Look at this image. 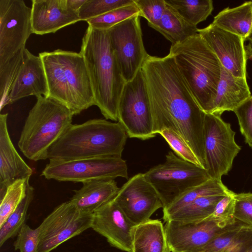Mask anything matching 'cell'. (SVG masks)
<instances>
[{
  "label": "cell",
  "mask_w": 252,
  "mask_h": 252,
  "mask_svg": "<svg viewBox=\"0 0 252 252\" xmlns=\"http://www.w3.org/2000/svg\"><path fill=\"white\" fill-rule=\"evenodd\" d=\"M245 252H252V246Z\"/></svg>",
  "instance_id": "44"
},
{
  "label": "cell",
  "mask_w": 252,
  "mask_h": 252,
  "mask_svg": "<svg viewBox=\"0 0 252 252\" xmlns=\"http://www.w3.org/2000/svg\"><path fill=\"white\" fill-rule=\"evenodd\" d=\"M32 33L43 35L80 21L78 13L68 8L66 0H32Z\"/></svg>",
  "instance_id": "18"
},
{
  "label": "cell",
  "mask_w": 252,
  "mask_h": 252,
  "mask_svg": "<svg viewBox=\"0 0 252 252\" xmlns=\"http://www.w3.org/2000/svg\"><path fill=\"white\" fill-rule=\"evenodd\" d=\"M198 33L214 53L221 66L233 76L246 78L245 40L211 23Z\"/></svg>",
  "instance_id": "16"
},
{
  "label": "cell",
  "mask_w": 252,
  "mask_h": 252,
  "mask_svg": "<svg viewBox=\"0 0 252 252\" xmlns=\"http://www.w3.org/2000/svg\"><path fill=\"white\" fill-rule=\"evenodd\" d=\"M140 16L146 19L153 28L159 21L166 7L165 0H134Z\"/></svg>",
  "instance_id": "36"
},
{
  "label": "cell",
  "mask_w": 252,
  "mask_h": 252,
  "mask_svg": "<svg viewBox=\"0 0 252 252\" xmlns=\"http://www.w3.org/2000/svg\"><path fill=\"white\" fill-rule=\"evenodd\" d=\"M169 54L200 108L211 113L222 67L214 53L198 32L172 44Z\"/></svg>",
  "instance_id": "5"
},
{
  "label": "cell",
  "mask_w": 252,
  "mask_h": 252,
  "mask_svg": "<svg viewBox=\"0 0 252 252\" xmlns=\"http://www.w3.org/2000/svg\"><path fill=\"white\" fill-rule=\"evenodd\" d=\"M229 190L221 180L211 179L187 190L163 209V219L165 220L169 216L198 198L208 195H225Z\"/></svg>",
  "instance_id": "27"
},
{
  "label": "cell",
  "mask_w": 252,
  "mask_h": 252,
  "mask_svg": "<svg viewBox=\"0 0 252 252\" xmlns=\"http://www.w3.org/2000/svg\"><path fill=\"white\" fill-rule=\"evenodd\" d=\"M246 58L247 60H252V42L245 46Z\"/></svg>",
  "instance_id": "42"
},
{
  "label": "cell",
  "mask_w": 252,
  "mask_h": 252,
  "mask_svg": "<svg viewBox=\"0 0 252 252\" xmlns=\"http://www.w3.org/2000/svg\"><path fill=\"white\" fill-rule=\"evenodd\" d=\"M39 227L31 228L26 223L22 227L13 243L15 251L20 252H37Z\"/></svg>",
  "instance_id": "38"
},
{
  "label": "cell",
  "mask_w": 252,
  "mask_h": 252,
  "mask_svg": "<svg viewBox=\"0 0 252 252\" xmlns=\"http://www.w3.org/2000/svg\"><path fill=\"white\" fill-rule=\"evenodd\" d=\"M93 214L80 211L70 200L61 203L39 225L37 252H50L91 228Z\"/></svg>",
  "instance_id": "11"
},
{
  "label": "cell",
  "mask_w": 252,
  "mask_h": 252,
  "mask_svg": "<svg viewBox=\"0 0 252 252\" xmlns=\"http://www.w3.org/2000/svg\"><path fill=\"white\" fill-rule=\"evenodd\" d=\"M127 136L119 122L106 119H94L81 124H71L49 149L46 158L49 160L67 161L121 157Z\"/></svg>",
  "instance_id": "3"
},
{
  "label": "cell",
  "mask_w": 252,
  "mask_h": 252,
  "mask_svg": "<svg viewBox=\"0 0 252 252\" xmlns=\"http://www.w3.org/2000/svg\"><path fill=\"white\" fill-rule=\"evenodd\" d=\"M32 33L31 8L23 0H0V64L25 48Z\"/></svg>",
  "instance_id": "13"
},
{
  "label": "cell",
  "mask_w": 252,
  "mask_h": 252,
  "mask_svg": "<svg viewBox=\"0 0 252 252\" xmlns=\"http://www.w3.org/2000/svg\"><path fill=\"white\" fill-rule=\"evenodd\" d=\"M7 117V113L0 115V199L9 185L18 180H29L33 173L13 145L8 130Z\"/></svg>",
  "instance_id": "19"
},
{
  "label": "cell",
  "mask_w": 252,
  "mask_h": 252,
  "mask_svg": "<svg viewBox=\"0 0 252 252\" xmlns=\"http://www.w3.org/2000/svg\"><path fill=\"white\" fill-rule=\"evenodd\" d=\"M146 82L156 135L169 129L179 135L193 151L203 168L206 113L200 108L174 58L148 55L141 68Z\"/></svg>",
  "instance_id": "1"
},
{
  "label": "cell",
  "mask_w": 252,
  "mask_h": 252,
  "mask_svg": "<svg viewBox=\"0 0 252 252\" xmlns=\"http://www.w3.org/2000/svg\"><path fill=\"white\" fill-rule=\"evenodd\" d=\"M235 220L252 228V193L235 194Z\"/></svg>",
  "instance_id": "40"
},
{
  "label": "cell",
  "mask_w": 252,
  "mask_h": 252,
  "mask_svg": "<svg viewBox=\"0 0 252 252\" xmlns=\"http://www.w3.org/2000/svg\"><path fill=\"white\" fill-rule=\"evenodd\" d=\"M86 1L87 0H66V3L69 9L75 12H78L81 7Z\"/></svg>",
  "instance_id": "41"
},
{
  "label": "cell",
  "mask_w": 252,
  "mask_h": 252,
  "mask_svg": "<svg viewBox=\"0 0 252 252\" xmlns=\"http://www.w3.org/2000/svg\"><path fill=\"white\" fill-rule=\"evenodd\" d=\"M34 189L29 183L26 195L14 211L0 226V246L9 239L17 236L25 224L28 210L34 197Z\"/></svg>",
  "instance_id": "29"
},
{
  "label": "cell",
  "mask_w": 252,
  "mask_h": 252,
  "mask_svg": "<svg viewBox=\"0 0 252 252\" xmlns=\"http://www.w3.org/2000/svg\"><path fill=\"white\" fill-rule=\"evenodd\" d=\"M245 142L252 148V95L233 111Z\"/></svg>",
  "instance_id": "37"
},
{
  "label": "cell",
  "mask_w": 252,
  "mask_h": 252,
  "mask_svg": "<svg viewBox=\"0 0 252 252\" xmlns=\"http://www.w3.org/2000/svg\"><path fill=\"white\" fill-rule=\"evenodd\" d=\"M164 227L158 220L150 219L135 225L132 252H170Z\"/></svg>",
  "instance_id": "23"
},
{
  "label": "cell",
  "mask_w": 252,
  "mask_h": 252,
  "mask_svg": "<svg viewBox=\"0 0 252 252\" xmlns=\"http://www.w3.org/2000/svg\"><path fill=\"white\" fill-rule=\"evenodd\" d=\"M153 29L160 33L172 44L183 41L198 32L197 26L186 21L167 3L160 20Z\"/></svg>",
  "instance_id": "26"
},
{
  "label": "cell",
  "mask_w": 252,
  "mask_h": 252,
  "mask_svg": "<svg viewBox=\"0 0 252 252\" xmlns=\"http://www.w3.org/2000/svg\"><path fill=\"white\" fill-rule=\"evenodd\" d=\"M246 40H248L249 42H252V32H251L250 35L246 39Z\"/></svg>",
  "instance_id": "43"
},
{
  "label": "cell",
  "mask_w": 252,
  "mask_h": 252,
  "mask_svg": "<svg viewBox=\"0 0 252 252\" xmlns=\"http://www.w3.org/2000/svg\"><path fill=\"white\" fill-rule=\"evenodd\" d=\"M252 246V228L236 221L200 252H245Z\"/></svg>",
  "instance_id": "25"
},
{
  "label": "cell",
  "mask_w": 252,
  "mask_h": 252,
  "mask_svg": "<svg viewBox=\"0 0 252 252\" xmlns=\"http://www.w3.org/2000/svg\"><path fill=\"white\" fill-rule=\"evenodd\" d=\"M45 69L50 97L76 115L95 105L88 70L81 54L57 49L38 55Z\"/></svg>",
  "instance_id": "4"
},
{
  "label": "cell",
  "mask_w": 252,
  "mask_h": 252,
  "mask_svg": "<svg viewBox=\"0 0 252 252\" xmlns=\"http://www.w3.org/2000/svg\"><path fill=\"white\" fill-rule=\"evenodd\" d=\"M80 53L88 70L95 105L105 119L118 121L119 102L126 82L112 48L107 30L88 25Z\"/></svg>",
  "instance_id": "2"
},
{
  "label": "cell",
  "mask_w": 252,
  "mask_h": 252,
  "mask_svg": "<svg viewBox=\"0 0 252 252\" xmlns=\"http://www.w3.org/2000/svg\"><path fill=\"white\" fill-rule=\"evenodd\" d=\"M48 93L46 75L41 58L25 48L23 63L9 94L10 104L31 95L36 98L48 97Z\"/></svg>",
  "instance_id": "20"
},
{
  "label": "cell",
  "mask_w": 252,
  "mask_h": 252,
  "mask_svg": "<svg viewBox=\"0 0 252 252\" xmlns=\"http://www.w3.org/2000/svg\"><path fill=\"white\" fill-rule=\"evenodd\" d=\"M140 16L139 9L134 3L126 5L87 21L88 25L98 30H108L131 17Z\"/></svg>",
  "instance_id": "33"
},
{
  "label": "cell",
  "mask_w": 252,
  "mask_h": 252,
  "mask_svg": "<svg viewBox=\"0 0 252 252\" xmlns=\"http://www.w3.org/2000/svg\"><path fill=\"white\" fill-rule=\"evenodd\" d=\"M235 194L229 190L216 204L213 213L205 220L234 222Z\"/></svg>",
  "instance_id": "39"
},
{
  "label": "cell",
  "mask_w": 252,
  "mask_h": 252,
  "mask_svg": "<svg viewBox=\"0 0 252 252\" xmlns=\"http://www.w3.org/2000/svg\"><path fill=\"white\" fill-rule=\"evenodd\" d=\"M110 44L126 82L136 76L148 56L142 38L140 16L129 18L107 30Z\"/></svg>",
  "instance_id": "12"
},
{
  "label": "cell",
  "mask_w": 252,
  "mask_h": 252,
  "mask_svg": "<svg viewBox=\"0 0 252 252\" xmlns=\"http://www.w3.org/2000/svg\"><path fill=\"white\" fill-rule=\"evenodd\" d=\"M118 122L129 138L144 140L156 135L150 100L141 69L124 86L118 104Z\"/></svg>",
  "instance_id": "8"
},
{
  "label": "cell",
  "mask_w": 252,
  "mask_h": 252,
  "mask_svg": "<svg viewBox=\"0 0 252 252\" xmlns=\"http://www.w3.org/2000/svg\"><path fill=\"white\" fill-rule=\"evenodd\" d=\"M134 3V0H87L78 11L80 21H87L115 9Z\"/></svg>",
  "instance_id": "34"
},
{
  "label": "cell",
  "mask_w": 252,
  "mask_h": 252,
  "mask_svg": "<svg viewBox=\"0 0 252 252\" xmlns=\"http://www.w3.org/2000/svg\"><path fill=\"white\" fill-rule=\"evenodd\" d=\"M29 180L21 179L9 185L0 199V226L17 208L26 195Z\"/></svg>",
  "instance_id": "32"
},
{
  "label": "cell",
  "mask_w": 252,
  "mask_h": 252,
  "mask_svg": "<svg viewBox=\"0 0 252 252\" xmlns=\"http://www.w3.org/2000/svg\"><path fill=\"white\" fill-rule=\"evenodd\" d=\"M25 48L19 51L4 63L0 64V111L6 105L10 104L9 94L23 63Z\"/></svg>",
  "instance_id": "31"
},
{
  "label": "cell",
  "mask_w": 252,
  "mask_h": 252,
  "mask_svg": "<svg viewBox=\"0 0 252 252\" xmlns=\"http://www.w3.org/2000/svg\"><path fill=\"white\" fill-rule=\"evenodd\" d=\"M235 132L220 116L206 113L204 148L206 167L211 179L221 180L232 168L241 147L235 141Z\"/></svg>",
  "instance_id": "10"
},
{
  "label": "cell",
  "mask_w": 252,
  "mask_h": 252,
  "mask_svg": "<svg viewBox=\"0 0 252 252\" xmlns=\"http://www.w3.org/2000/svg\"><path fill=\"white\" fill-rule=\"evenodd\" d=\"M224 195H208L198 198L169 216L164 221L172 220L185 222L202 221L213 213L217 203Z\"/></svg>",
  "instance_id": "28"
},
{
  "label": "cell",
  "mask_w": 252,
  "mask_h": 252,
  "mask_svg": "<svg viewBox=\"0 0 252 252\" xmlns=\"http://www.w3.org/2000/svg\"><path fill=\"white\" fill-rule=\"evenodd\" d=\"M158 134L164 138L178 156L202 167L192 150L179 135L166 128L162 130Z\"/></svg>",
  "instance_id": "35"
},
{
  "label": "cell",
  "mask_w": 252,
  "mask_h": 252,
  "mask_svg": "<svg viewBox=\"0 0 252 252\" xmlns=\"http://www.w3.org/2000/svg\"><path fill=\"white\" fill-rule=\"evenodd\" d=\"M159 196L164 209L189 189L211 179L206 170L169 151L165 161L144 173Z\"/></svg>",
  "instance_id": "7"
},
{
  "label": "cell",
  "mask_w": 252,
  "mask_h": 252,
  "mask_svg": "<svg viewBox=\"0 0 252 252\" xmlns=\"http://www.w3.org/2000/svg\"><path fill=\"white\" fill-rule=\"evenodd\" d=\"M120 188L114 179L94 180L83 183L74 190L69 200L81 212L93 214L104 204L113 199Z\"/></svg>",
  "instance_id": "22"
},
{
  "label": "cell",
  "mask_w": 252,
  "mask_h": 252,
  "mask_svg": "<svg viewBox=\"0 0 252 252\" xmlns=\"http://www.w3.org/2000/svg\"><path fill=\"white\" fill-rule=\"evenodd\" d=\"M190 24L197 26L205 21L213 10L212 0H165Z\"/></svg>",
  "instance_id": "30"
},
{
  "label": "cell",
  "mask_w": 252,
  "mask_h": 252,
  "mask_svg": "<svg viewBox=\"0 0 252 252\" xmlns=\"http://www.w3.org/2000/svg\"><path fill=\"white\" fill-rule=\"evenodd\" d=\"M212 23L246 40L252 32V0L224 8L214 17Z\"/></svg>",
  "instance_id": "24"
},
{
  "label": "cell",
  "mask_w": 252,
  "mask_h": 252,
  "mask_svg": "<svg viewBox=\"0 0 252 252\" xmlns=\"http://www.w3.org/2000/svg\"><path fill=\"white\" fill-rule=\"evenodd\" d=\"M251 96L246 78L235 77L222 66L210 114L220 116L225 111H234Z\"/></svg>",
  "instance_id": "21"
},
{
  "label": "cell",
  "mask_w": 252,
  "mask_h": 252,
  "mask_svg": "<svg viewBox=\"0 0 252 252\" xmlns=\"http://www.w3.org/2000/svg\"><path fill=\"white\" fill-rule=\"evenodd\" d=\"M128 168L121 157H102L67 161L49 160L41 176L59 182L84 183L94 180L128 179Z\"/></svg>",
  "instance_id": "9"
},
{
  "label": "cell",
  "mask_w": 252,
  "mask_h": 252,
  "mask_svg": "<svg viewBox=\"0 0 252 252\" xmlns=\"http://www.w3.org/2000/svg\"><path fill=\"white\" fill-rule=\"evenodd\" d=\"M21 131L18 146L28 159H47L49 149L72 124V113L49 97L36 98Z\"/></svg>",
  "instance_id": "6"
},
{
  "label": "cell",
  "mask_w": 252,
  "mask_h": 252,
  "mask_svg": "<svg viewBox=\"0 0 252 252\" xmlns=\"http://www.w3.org/2000/svg\"><path fill=\"white\" fill-rule=\"evenodd\" d=\"M236 222L205 220L185 222L170 220L166 222L164 227L171 252H200Z\"/></svg>",
  "instance_id": "14"
},
{
  "label": "cell",
  "mask_w": 252,
  "mask_h": 252,
  "mask_svg": "<svg viewBox=\"0 0 252 252\" xmlns=\"http://www.w3.org/2000/svg\"><path fill=\"white\" fill-rule=\"evenodd\" d=\"M135 226L114 198L93 213L91 228L105 238L111 246L126 252H132Z\"/></svg>",
  "instance_id": "17"
},
{
  "label": "cell",
  "mask_w": 252,
  "mask_h": 252,
  "mask_svg": "<svg viewBox=\"0 0 252 252\" xmlns=\"http://www.w3.org/2000/svg\"><path fill=\"white\" fill-rule=\"evenodd\" d=\"M115 200L129 220L137 225L150 219L158 209L161 201L144 173L130 178L119 189Z\"/></svg>",
  "instance_id": "15"
}]
</instances>
